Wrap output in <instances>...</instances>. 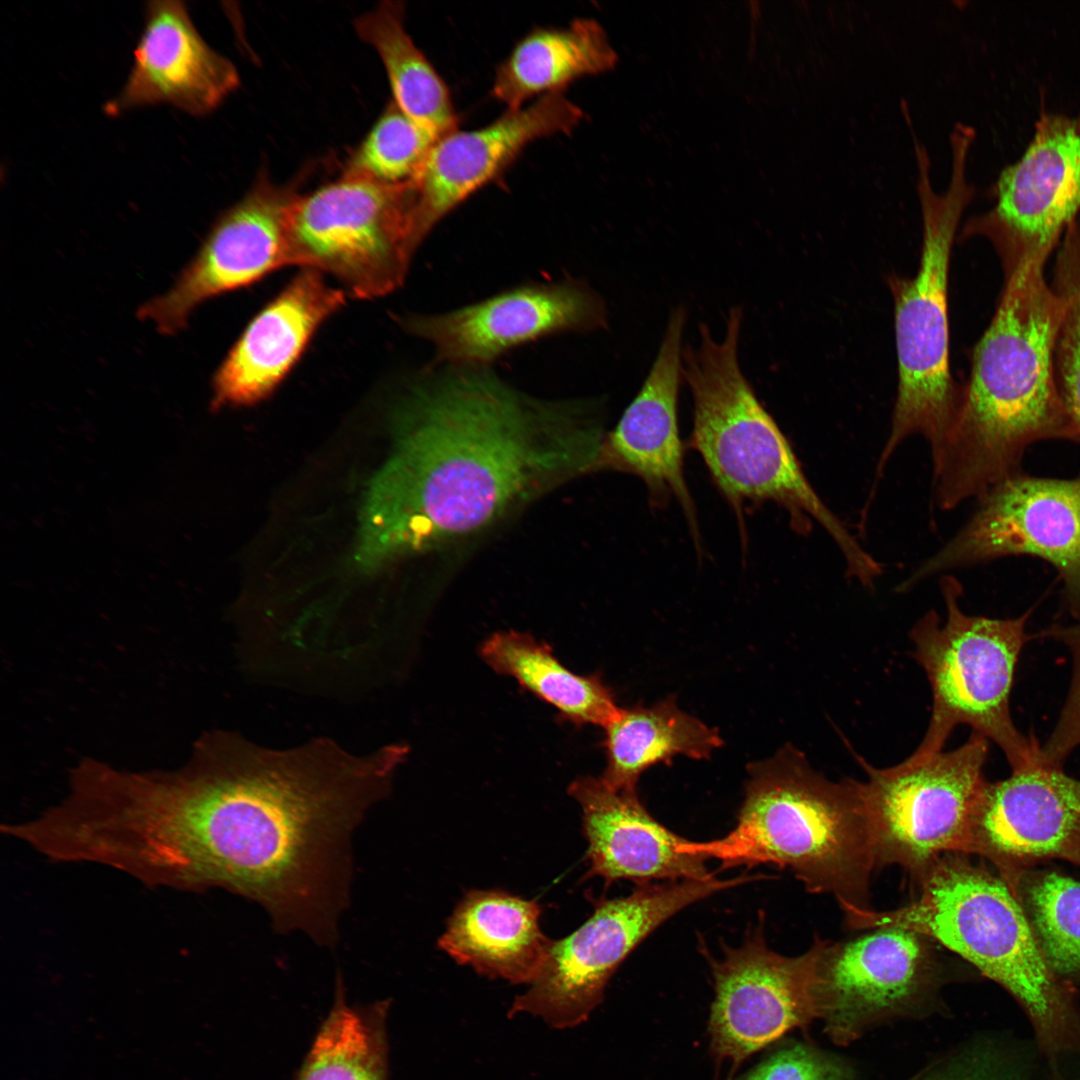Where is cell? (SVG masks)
Listing matches in <instances>:
<instances>
[{
	"label": "cell",
	"instance_id": "7402d4cb",
	"mask_svg": "<svg viewBox=\"0 0 1080 1080\" xmlns=\"http://www.w3.org/2000/svg\"><path fill=\"white\" fill-rule=\"evenodd\" d=\"M568 791L582 810L589 864L585 879L598 876L606 884L623 879L641 886L714 876L704 856L680 851L687 839L659 823L636 790H616L602 778L586 776Z\"/></svg>",
	"mask_w": 1080,
	"mask_h": 1080
},
{
	"label": "cell",
	"instance_id": "8fae6325",
	"mask_svg": "<svg viewBox=\"0 0 1080 1080\" xmlns=\"http://www.w3.org/2000/svg\"><path fill=\"white\" fill-rule=\"evenodd\" d=\"M753 880L758 875L666 881L595 900L592 915L578 929L552 941L539 974L514 999L509 1015L527 1014L555 1029L580 1025L603 1000L621 963L654 930L687 906Z\"/></svg>",
	"mask_w": 1080,
	"mask_h": 1080
},
{
	"label": "cell",
	"instance_id": "484cf974",
	"mask_svg": "<svg viewBox=\"0 0 1080 1080\" xmlns=\"http://www.w3.org/2000/svg\"><path fill=\"white\" fill-rule=\"evenodd\" d=\"M607 766L603 781L635 790L639 776L676 755L707 759L723 741L716 729L680 710L672 697L649 706L620 708L604 727Z\"/></svg>",
	"mask_w": 1080,
	"mask_h": 1080
},
{
	"label": "cell",
	"instance_id": "4dcf8cb0",
	"mask_svg": "<svg viewBox=\"0 0 1080 1080\" xmlns=\"http://www.w3.org/2000/svg\"><path fill=\"white\" fill-rule=\"evenodd\" d=\"M438 139L391 101L347 161L343 176L383 184L407 183Z\"/></svg>",
	"mask_w": 1080,
	"mask_h": 1080
},
{
	"label": "cell",
	"instance_id": "3957f363",
	"mask_svg": "<svg viewBox=\"0 0 1080 1080\" xmlns=\"http://www.w3.org/2000/svg\"><path fill=\"white\" fill-rule=\"evenodd\" d=\"M1027 260L1004 274L996 312L974 348L970 376L939 454L933 459L939 508L979 500L1022 471L1029 446L1080 437L1058 390L1055 347L1063 302Z\"/></svg>",
	"mask_w": 1080,
	"mask_h": 1080
},
{
	"label": "cell",
	"instance_id": "6da1fadb",
	"mask_svg": "<svg viewBox=\"0 0 1080 1080\" xmlns=\"http://www.w3.org/2000/svg\"><path fill=\"white\" fill-rule=\"evenodd\" d=\"M402 756L396 745L354 754L315 738L273 749L207 732L182 767L130 779L114 824L119 857L147 886L227 889L260 904L279 931L333 945L352 833Z\"/></svg>",
	"mask_w": 1080,
	"mask_h": 1080
},
{
	"label": "cell",
	"instance_id": "9c48e42d",
	"mask_svg": "<svg viewBox=\"0 0 1080 1080\" xmlns=\"http://www.w3.org/2000/svg\"><path fill=\"white\" fill-rule=\"evenodd\" d=\"M987 755L988 739L975 732L955 750L887 768L855 755L867 774L859 787L877 869L897 865L915 883L940 856L971 855Z\"/></svg>",
	"mask_w": 1080,
	"mask_h": 1080
},
{
	"label": "cell",
	"instance_id": "cb8c5ba5",
	"mask_svg": "<svg viewBox=\"0 0 1080 1080\" xmlns=\"http://www.w3.org/2000/svg\"><path fill=\"white\" fill-rule=\"evenodd\" d=\"M540 905L500 890H470L456 906L438 946L489 978L530 984L552 940L541 931Z\"/></svg>",
	"mask_w": 1080,
	"mask_h": 1080
},
{
	"label": "cell",
	"instance_id": "e575fe53",
	"mask_svg": "<svg viewBox=\"0 0 1080 1080\" xmlns=\"http://www.w3.org/2000/svg\"><path fill=\"white\" fill-rule=\"evenodd\" d=\"M1014 1072L992 1048L962 1051L913 1080H1014Z\"/></svg>",
	"mask_w": 1080,
	"mask_h": 1080
},
{
	"label": "cell",
	"instance_id": "8992f818",
	"mask_svg": "<svg viewBox=\"0 0 1080 1080\" xmlns=\"http://www.w3.org/2000/svg\"><path fill=\"white\" fill-rule=\"evenodd\" d=\"M893 910L872 909L852 930L901 927L923 934L1008 991L1048 1050L1080 1046V1019L1069 991L1048 965L1009 885L970 855L947 853L913 883Z\"/></svg>",
	"mask_w": 1080,
	"mask_h": 1080
},
{
	"label": "cell",
	"instance_id": "44dd1931",
	"mask_svg": "<svg viewBox=\"0 0 1080 1080\" xmlns=\"http://www.w3.org/2000/svg\"><path fill=\"white\" fill-rule=\"evenodd\" d=\"M239 83L234 64L206 43L184 2L150 1L126 83L104 110L116 115L166 103L202 116L215 110Z\"/></svg>",
	"mask_w": 1080,
	"mask_h": 1080
},
{
	"label": "cell",
	"instance_id": "4316f807",
	"mask_svg": "<svg viewBox=\"0 0 1080 1080\" xmlns=\"http://www.w3.org/2000/svg\"><path fill=\"white\" fill-rule=\"evenodd\" d=\"M400 1H384L359 16L355 30L372 46L386 69L393 102L411 119L440 138L457 129L449 89L404 26Z\"/></svg>",
	"mask_w": 1080,
	"mask_h": 1080
},
{
	"label": "cell",
	"instance_id": "7a4b0ae2",
	"mask_svg": "<svg viewBox=\"0 0 1080 1080\" xmlns=\"http://www.w3.org/2000/svg\"><path fill=\"white\" fill-rule=\"evenodd\" d=\"M450 368L396 407L393 449L362 509V568L472 535L598 469L605 434L591 405L529 397L484 368Z\"/></svg>",
	"mask_w": 1080,
	"mask_h": 1080
},
{
	"label": "cell",
	"instance_id": "5b68a950",
	"mask_svg": "<svg viewBox=\"0 0 1080 1080\" xmlns=\"http://www.w3.org/2000/svg\"><path fill=\"white\" fill-rule=\"evenodd\" d=\"M742 322V308L732 307L720 340L702 323L696 346L682 350V375L693 400L690 447L734 509L741 530L746 504L773 502L787 512L797 533L807 534L814 521L825 529L843 554L848 576L870 588L881 565L820 499L741 370Z\"/></svg>",
	"mask_w": 1080,
	"mask_h": 1080
},
{
	"label": "cell",
	"instance_id": "ac0fdd59",
	"mask_svg": "<svg viewBox=\"0 0 1080 1080\" xmlns=\"http://www.w3.org/2000/svg\"><path fill=\"white\" fill-rule=\"evenodd\" d=\"M971 855L987 859L1011 890L1041 861L1080 867V781L1042 759L988 782L976 818Z\"/></svg>",
	"mask_w": 1080,
	"mask_h": 1080
},
{
	"label": "cell",
	"instance_id": "ffe728a7",
	"mask_svg": "<svg viewBox=\"0 0 1080 1080\" xmlns=\"http://www.w3.org/2000/svg\"><path fill=\"white\" fill-rule=\"evenodd\" d=\"M687 312L669 316L656 358L640 390L605 436L601 468L639 477L655 507L675 498L699 543L696 509L684 476V447L678 424L682 336Z\"/></svg>",
	"mask_w": 1080,
	"mask_h": 1080
},
{
	"label": "cell",
	"instance_id": "836d02e7",
	"mask_svg": "<svg viewBox=\"0 0 1080 1080\" xmlns=\"http://www.w3.org/2000/svg\"><path fill=\"white\" fill-rule=\"evenodd\" d=\"M839 1057L804 1044L781 1049L736 1080H852Z\"/></svg>",
	"mask_w": 1080,
	"mask_h": 1080
},
{
	"label": "cell",
	"instance_id": "d6986e66",
	"mask_svg": "<svg viewBox=\"0 0 1080 1080\" xmlns=\"http://www.w3.org/2000/svg\"><path fill=\"white\" fill-rule=\"evenodd\" d=\"M583 111L563 93L550 94L517 110H506L486 126L440 137L409 181L414 216L423 241L434 226L471 195L495 180L532 142L567 134Z\"/></svg>",
	"mask_w": 1080,
	"mask_h": 1080
},
{
	"label": "cell",
	"instance_id": "9a60e30c",
	"mask_svg": "<svg viewBox=\"0 0 1080 1080\" xmlns=\"http://www.w3.org/2000/svg\"><path fill=\"white\" fill-rule=\"evenodd\" d=\"M715 996L709 1019L710 1047L718 1062L737 1069L752 1054L816 1019L814 950L796 957L773 951L761 923L743 943L726 946L720 959L706 952Z\"/></svg>",
	"mask_w": 1080,
	"mask_h": 1080
},
{
	"label": "cell",
	"instance_id": "83f0119b",
	"mask_svg": "<svg viewBox=\"0 0 1080 1080\" xmlns=\"http://www.w3.org/2000/svg\"><path fill=\"white\" fill-rule=\"evenodd\" d=\"M481 655L494 670L514 678L575 723L604 728L620 709L598 675L573 673L528 634L496 633L483 644Z\"/></svg>",
	"mask_w": 1080,
	"mask_h": 1080
},
{
	"label": "cell",
	"instance_id": "2e32d148",
	"mask_svg": "<svg viewBox=\"0 0 1080 1080\" xmlns=\"http://www.w3.org/2000/svg\"><path fill=\"white\" fill-rule=\"evenodd\" d=\"M299 193L262 174L249 192L213 225L173 287L138 311L164 334L181 330L206 300L246 287L294 265L290 208Z\"/></svg>",
	"mask_w": 1080,
	"mask_h": 1080
},
{
	"label": "cell",
	"instance_id": "ba28073f",
	"mask_svg": "<svg viewBox=\"0 0 1080 1080\" xmlns=\"http://www.w3.org/2000/svg\"><path fill=\"white\" fill-rule=\"evenodd\" d=\"M941 591L945 623L931 610L910 631L912 655L930 684L932 711L922 741L908 758L923 760L943 751L955 727L966 724L1001 748L1012 771L1037 763L1041 746L1017 730L1009 701L1031 610L1013 619L972 616L959 605L962 587L956 579L943 578Z\"/></svg>",
	"mask_w": 1080,
	"mask_h": 1080
},
{
	"label": "cell",
	"instance_id": "d4e9b609",
	"mask_svg": "<svg viewBox=\"0 0 1080 1080\" xmlns=\"http://www.w3.org/2000/svg\"><path fill=\"white\" fill-rule=\"evenodd\" d=\"M617 55L602 26L576 18L564 27H537L497 66L491 96L507 110L563 93L572 82L612 69Z\"/></svg>",
	"mask_w": 1080,
	"mask_h": 1080
},
{
	"label": "cell",
	"instance_id": "5bb4252c",
	"mask_svg": "<svg viewBox=\"0 0 1080 1080\" xmlns=\"http://www.w3.org/2000/svg\"><path fill=\"white\" fill-rule=\"evenodd\" d=\"M995 204L971 217L962 236H982L1004 274L1027 260L1047 261L1080 214V109L1069 116L1041 111L1023 155L989 189Z\"/></svg>",
	"mask_w": 1080,
	"mask_h": 1080
},
{
	"label": "cell",
	"instance_id": "f1b7e54d",
	"mask_svg": "<svg viewBox=\"0 0 1080 1080\" xmlns=\"http://www.w3.org/2000/svg\"><path fill=\"white\" fill-rule=\"evenodd\" d=\"M390 1001L351 1005L338 974L333 1004L295 1080H389Z\"/></svg>",
	"mask_w": 1080,
	"mask_h": 1080
},
{
	"label": "cell",
	"instance_id": "52a82bcc",
	"mask_svg": "<svg viewBox=\"0 0 1080 1080\" xmlns=\"http://www.w3.org/2000/svg\"><path fill=\"white\" fill-rule=\"evenodd\" d=\"M949 143V183L938 193L932 185L929 152L919 139L913 140L923 240L916 275H893L888 281L895 305L899 379L891 431L878 470L911 435L927 440L934 459L960 404L961 392L949 365L948 275L954 238L976 190L966 168L972 138L955 134Z\"/></svg>",
	"mask_w": 1080,
	"mask_h": 1080
},
{
	"label": "cell",
	"instance_id": "603a6c76",
	"mask_svg": "<svg viewBox=\"0 0 1080 1080\" xmlns=\"http://www.w3.org/2000/svg\"><path fill=\"white\" fill-rule=\"evenodd\" d=\"M346 294L303 269L249 323L213 381V407L250 405L275 390Z\"/></svg>",
	"mask_w": 1080,
	"mask_h": 1080
},
{
	"label": "cell",
	"instance_id": "277c9868",
	"mask_svg": "<svg viewBox=\"0 0 1080 1080\" xmlns=\"http://www.w3.org/2000/svg\"><path fill=\"white\" fill-rule=\"evenodd\" d=\"M748 772L735 828L717 840H686L680 851L717 859L722 869H788L808 892L832 895L845 921L874 909L877 868L859 781L830 780L790 744Z\"/></svg>",
	"mask_w": 1080,
	"mask_h": 1080
},
{
	"label": "cell",
	"instance_id": "30bf717a",
	"mask_svg": "<svg viewBox=\"0 0 1080 1080\" xmlns=\"http://www.w3.org/2000/svg\"><path fill=\"white\" fill-rule=\"evenodd\" d=\"M294 265L326 273L358 298L384 296L404 281L422 242L409 182L342 176L298 194L289 213Z\"/></svg>",
	"mask_w": 1080,
	"mask_h": 1080
},
{
	"label": "cell",
	"instance_id": "7c38bea8",
	"mask_svg": "<svg viewBox=\"0 0 1080 1080\" xmlns=\"http://www.w3.org/2000/svg\"><path fill=\"white\" fill-rule=\"evenodd\" d=\"M811 946L816 1019L839 1045L926 1008L951 963L941 945L901 927L875 928L844 941L815 935Z\"/></svg>",
	"mask_w": 1080,
	"mask_h": 1080
},
{
	"label": "cell",
	"instance_id": "4fadbf2b",
	"mask_svg": "<svg viewBox=\"0 0 1080 1080\" xmlns=\"http://www.w3.org/2000/svg\"><path fill=\"white\" fill-rule=\"evenodd\" d=\"M966 524L900 584L1006 556L1030 555L1059 573L1071 612L1080 618V473L1071 479L1015 473L979 500Z\"/></svg>",
	"mask_w": 1080,
	"mask_h": 1080
},
{
	"label": "cell",
	"instance_id": "1f68e13d",
	"mask_svg": "<svg viewBox=\"0 0 1080 1080\" xmlns=\"http://www.w3.org/2000/svg\"><path fill=\"white\" fill-rule=\"evenodd\" d=\"M1051 286L1063 302L1055 347L1056 382L1080 437V228L1064 236Z\"/></svg>",
	"mask_w": 1080,
	"mask_h": 1080
},
{
	"label": "cell",
	"instance_id": "e0dca14e",
	"mask_svg": "<svg viewBox=\"0 0 1080 1080\" xmlns=\"http://www.w3.org/2000/svg\"><path fill=\"white\" fill-rule=\"evenodd\" d=\"M430 342L438 363L483 368L519 345L562 332L606 327L601 298L576 280L520 286L454 311L399 319Z\"/></svg>",
	"mask_w": 1080,
	"mask_h": 1080
},
{
	"label": "cell",
	"instance_id": "d6a6232c",
	"mask_svg": "<svg viewBox=\"0 0 1080 1080\" xmlns=\"http://www.w3.org/2000/svg\"><path fill=\"white\" fill-rule=\"evenodd\" d=\"M1042 637L1055 639L1067 646L1072 654L1071 686L1058 721L1043 746L1042 759L1062 766L1068 755L1080 745V618L1072 625H1053Z\"/></svg>",
	"mask_w": 1080,
	"mask_h": 1080
},
{
	"label": "cell",
	"instance_id": "f546056e",
	"mask_svg": "<svg viewBox=\"0 0 1080 1080\" xmlns=\"http://www.w3.org/2000/svg\"><path fill=\"white\" fill-rule=\"evenodd\" d=\"M1013 893L1059 978H1080V882L1052 871H1024Z\"/></svg>",
	"mask_w": 1080,
	"mask_h": 1080
}]
</instances>
